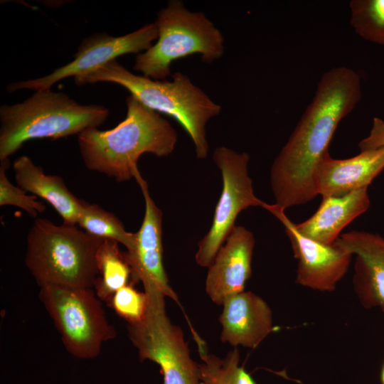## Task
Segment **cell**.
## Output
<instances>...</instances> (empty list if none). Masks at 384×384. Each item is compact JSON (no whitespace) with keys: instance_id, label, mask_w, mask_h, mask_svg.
<instances>
[{"instance_id":"obj_1","label":"cell","mask_w":384,"mask_h":384,"mask_svg":"<svg viewBox=\"0 0 384 384\" xmlns=\"http://www.w3.org/2000/svg\"><path fill=\"white\" fill-rule=\"evenodd\" d=\"M361 97V78L339 66L324 73L315 95L288 141L275 158L270 183L276 204L286 209L317 196L315 172L341 120Z\"/></svg>"},{"instance_id":"obj_2","label":"cell","mask_w":384,"mask_h":384,"mask_svg":"<svg viewBox=\"0 0 384 384\" xmlns=\"http://www.w3.org/2000/svg\"><path fill=\"white\" fill-rule=\"evenodd\" d=\"M126 117L115 127L105 131L89 128L78 135L85 167L117 182L134 177L143 154L167 156L177 142L176 130L159 113L131 95L126 99Z\"/></svg>"},{"instance_id":"obj_3","label":"cell","mask_w":384,"mask_h":384,"mask_svg":"<svg viewBox=\"0 0 384 384\" xmlns=\"http://www.w3.org/2000/svg\"><path fill=\"white\" fill-rule=\"evenodd\" d=\"M74 80L78 85L98 82L121 85L146 107L175 119L192 140L197 158L207 156L206 125L220 113L221 107L184 73H174L171 81L152 80L131 73L114 60Z\"/></svg>"},{"instance_id":"obj_4","label":"cell","mask_w":384,"mask_h":384,"mask_svg":"<svg viewBox=\"0 0 384 384\" xmlns=\"http://www.w3.org/2000/svg\"><path fill=\"white\" fill-rule=\"evenodd\" d=\"M109 116L101 105H81L62 92L36 91L28 98L0 107V161L32 139H57L97 128Z\"/></svg>"},{"instance_id":"obj_5","label":"cell","mask_w":384,"mask_h":384,"mask_svg":"<svg viewBox=\"0 0 384 384\" xmlns=\"http://www.w3.org/2000/svg\"><path fill=\"white\" fill-rule=\"evenodd\" d=\"M103 240L77 225L37 218L27 235L25 263L40 287L93 288L96 255Z\"/></svg>"},{"instance_id":"obj_6","label":"cell","mask_w":384,"mask_h":384,"mask_svg":"<svg viewBox=\"0 0 384 384\" xmlns=\"http://www.w3.org/2000/svg\"><path fill=\"white\" fill-rule=\"evenodd\" d=\"M158 31L156 43L135 57L133 68L152 80H165L171 63L194 54L210 63L224 53V38L202 12L188 11L180 0H171L157 13L154 23Z\"/></svg>"},{"instance_id":"obj_7","label":"cell","mask_w":384,"mask_h":384,"mask_svg":"<svg viewBox=\"0 0 384 384\" xmlns=\"http://www.w3.org/2000/svg\"><path fill=\"white\" fill-rule=\"evenodd\" d=\"M39 298L65 348L75 358H96L103 343L117 336L92 288L45 286L41 287Z\"/></svg>"},{"instance_id":"obj_8","label":"cell","mask_w":384,"mask_h":384,"mask_svg":"<svg viewBox=\"0 0 384 384\" xmlns=\"http://www.w3.org/2000/svg\"><path fill=\"white\" fill-rule=\"evenodd\" d=\"M148 306L144 319L127 324L128 337L141 361L158 364L163 384H201L199 363L190 355L181 327L171 323L165 309V296L144 292Z\"/></svg>"},{"instance_id":"obj_9","label":"cell","mask_w":384,"mask_h":384,"mask_svg":"<svg viewBox=\"0 0 384 384\" xmlns=\"http://www.w3.org/2000/svg\"><path fill=\"white\" fill-rule=\"evenodd\" d=\"M213 159L221 172L223 189L211 226L199 241L195 255L196 263L208 268L235 226L239 213L249 207H262L265 203L254 193L248 174L250 156L247 153L220 146L213 152Z\"/></svg>"},{"instance_id":"obj_10","label":"cell","mask_w":384,"mask_h":384,"mask_svg":"<svg viewBox=\"0 0 384 384\" xmlns=\"http://www.w3.org/2000/svg\"><path fill=\"white\" fill-rule=\"evenodd\" d=\"M158 38L155 24L149 23L121 36L97 33L82 40L73 60L43 77L10 83L6 89L12 92L28 89L35 91L50 89L57 82L87 74L95 69L129 53L139 54L152 45Z\"/></svg>"},{"instance_id":"obj_11","label":"cell","mask_w":384,"mask_h":384,"mask_svg":"<svg viewBox=\"0 0 384 384\" xmlns=\"http://www.w3.org/2000/svg\"><path fill=\"white\" fill-rule=\"evenodd\" d=\"M262 208L274 215L285 228L298 260L295 282L319 292L336 289L350 266L352 255L335 243L326 245L302 235L277 204L264 203Z\"/></svg>"},{"instance_id":"obj_12","label":"cell","mask_w":384,"mask_h":384,"mask_svg":"<svg viewBox=\"0 0 384 384\" xmlns=\"http://www.w3.org/2000/svg\"><path fill=\"white\" fill-rule=\"evenodd\" d=\"M145 202L144 218L135 233L132 247L124 252L132 272L134 284L141 282L144 292H159L180 304L169 284L163 263L162 212L150 196L146 181L138 171L134 177Z\"/></svg>"},{"instance_id":"obj_13","label":"cell","mask_w":384,"mask_h":384,"mask_svg":"<svg viewBox=\"0 0 384 384\" xmlns=\"http://www.w3.org/2000/svg\"><path fill=\"white\" fill-rule=\"evenodd\" d=\"M208 267L206 292L211 301L223 305L230 297L244 292L252 274L255 237L243 226H235Z\"/></svg>"},{"instance_id":"obj_14","label":"cell","mask_w":384,"mask_h":384,"mask_svg":"<svg viewBox=\"0 0 384 384\" xmlns=\"http://www.w3.org/2000/svg\"><path fill=\"white\" fill-rule=\"evenodd\" d=\"M356 256L354 290L362 306L384 312V238L365 231L342 234L334 242Z\"/></svg>"},{"instance_id":"obj_15","label":"cell","mask_w":384,"mask_h":384,"mask_svg":"<svg viewBox=\"0 0 384 384\" xmlns=\"http://www.w3.org/2000/svg\"><path fill=\"white\" fill-rule=\"evenodd\" d=\"M223 306L219 316L220 341L235 348L242 346L255 349L276 329L270 307L252 292L228 297Z\"/></svg>"},{"instance_id":"obj_16","label":"cell","mask_w":384,"mask_h":384,"mask_svg":"<svg viewBox=\"0 0 384 384\" xmlns=\"http://www.w3.org/2000/svg\"><path fill=\"white\" fill-rule=\"evenodd\" d=\"M383 169L384 146L346 159H333L329 152L316 166L317 193L322 197L341 196L368 188Z\"/></svg>"},{"instance_id":"obj_17","label":"cell","mask_w":384,"mask_h":384,"mask_svg":"<svg viewBox=\"0 0 384 384\" xmlns=\"http://www.w3.org/2000/svg\"><path fill=\"white\" fill-rule=\"evenodd\" d=\"M370 204L367 187L341 196H324L316 211L309 218L295 224L296 228L311 239L332 245L343 229L365 213Z\"/></svg>"},{"instance_id":"obj_18","label":"cell","mask_w":384,"mask_h":384,"mask_svg":"<svg viewBox=\"0 0 384 384\" xmlns=\"http://www.w3.org/2000/svg\"><path fill=\"white\" fill-rule=\"evenodd\" d=\"M13 170L19 188L50 203L61 216L63 223L77 225L82 200L70 192L61 177L45 174L43 168L27 156L16 159Z\"/></svg>"},{"instance_id":"obj_19","label":"cell","mask_w":384,"mask_h":384,"mask_svg":"<svg viewBox=\"0 0 384 384\" xmlns=\"http://www.w3.org/2000/svg\"><path fill=\"white\" fill-rule=\"evenodd\" d=\"M119 244L117 241L105 239L96 255L98 277L93 288L97 297L107 304L117 291L133 284L131 267Z\"/></svg>"},{"instance_id":"obj_20","label":"cell","mask_w":384,"mask_h":384,"mask_svg":"<svg viewBox=\"0 0 384 384\" xmlns=\"http://www.w3.org/2000/svg\"><path fill=\"white\" fill-rule=\"evenodd\" d=\"M201 384H257L244 366L240 365V353L237 348L230 351L224 358L208 353L203 341L198 342Z\"/></svg>"},{"instance_id":"obj_21","label":"cell","mask_w":384,"mask_h":384,"mask_svg":"<svg viewBox=\"0 0 384 384\" xmlns=\"http://www.w3.org/2000/svg\"><path fill=\"white\" fill-rule=\"evenodd\" d=\"M77 225L92 236L122 244L127 250L131 249L134 243L135 233L127 232L117 216L95 203L82 200Z\"/></svg>"},{"instance_id":"obj_22","label":"cell","mask_w":384,"mask_h":384,"mask_svg":"<svg viewBox=\"0 0 384 384\" xmlns=\"http://www.w3.org/2000/svg\"><path fill=\"white\" fill-rule=\"evenodd\" d=\"M350 23L363 39L384 46V0H352Z\"/></svg>"},{"instance_id":"obj_23","label":"cell","mask_w":384,"mask_h":384,"mask_svg":"<svg viewBox=\"0 0 384 384\" xmlns=\"http://www.w3.org/2000/svg\"><path fill=\"white\" fill-rule=\"evenodd\" d=\"M134 285L129 284L117 291L107 304L127 324L142 321L148 306L146 294L137 291Z\"/></svg>"},{"instance_id":"obj_24","label":"cell","mask_w":384,"mask_h":384,"mask_svg":"<svg viewBox=\"0 0 384 384\" xmlns=\"http://www.w3.org/2000/svg\"><path fill=\"white\" fill-rule=\"evenodd\" d=\"M9 167V159L1 161L0 165V206H14L36 218L45 211L46 205L36 200V196H29L26 192L14 186L7 178L6 169Z\"/></svg>"},{"instance_id":"obj_25","label":"cell","mask_w":384,"mask_h":384,"mask_svg":"<svg viewBox=\"0 0 384 384\" xmlns=\"http://www.w3.org/2000/svg\"><path fill=\"white\" fill-rule=\"evenodd\" d=\"M361 151L376 149L384 146V121L378 117L373 119L369 135L358 144Z\"/></svg>"},{"instance_id":"obj_26","label":"cell","mask_w":384,"mask_h":384,"mask_svg":"<svg viewBox=\"0 0 384 384\" xmlns=\"http://www.w3.org/2000/svg\"><path fill=\"white\" fill-rule=\"evenodd\" d=\"M380 378L381 384H384V363L381 368Z\"/></svg>"}]
</instances>
